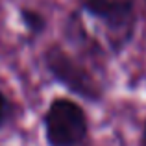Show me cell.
I'll return each instance as SVG.
<instances>
[{"instance_id": "cell-1", "label": "cell", "mask_w": 146, "mask_h": 146, "mask_svg": "<svg viewBox=\"0 0 146 146\" xmlns=\"http://www.w3.org/2000/svg\"><path fill=\"white\" fill-rule=\"evenodd\" d=\"M135 4L137 0H80L82 9L102 24L113 54H120L135 35Z\"/></svg>"}, {"instance_id": "cell-2", "label": "cell", "mask_w": 146, "mask_h": 146, "mask_svg": "<svg viewBox=\"0 0 146 146\" xmlns=\"http://www.w3.org/2000/svg\"><path fill=\"white\" fill-rule=\"evenodd\" d=\"M43 63L48 74L72 94L91 104L102 102V85L96 82L91 70L67 52L59 44H50L43 54Z\"/></svg>"}, {"instance_id": "cell-3", "label": "cell", "mask_w": 146, "mask_h": 146, "mask_svg": "<svg viewBox=\"0 0 146 146\" xmlns=\"http://www.w3.org/2000/svg\"><path fill=\"white\" fill-rule=\"evenodd\" d=\"M43 129L48 146H80L89 135V120L78 102L54 98L43 115Z\"/></svg>"}, {"instance_id": "cell-4", "label": "cell", "mask_w": 146, "mask_h": 146, "mask_svg": "<svg viewBox=\"0 0 146 146\" xmlns=\"http://www.w3.org/2000/svg\"><path fill=\"white\" fill-rule=\"evenodd\" d=\"M19 17H21V22L30 37L35 39V37L44 33V30H46V19H44V15L41 11L32 9V7H21L19 9Z\"/></svg>"}, {"instance_id": "cell-5", "label": "cell", "mask_w": 146, "mask_h": 146, "mask_svg": "<svg viewBox=\"0 0 146 146\" xmlns=\"http://www.w3.org/2000/svg\"><path fill=\"white\" fill-rule=\"evenodd\" d=\"M15 117V106L6 94L0 91V129L4 126H7L11 122V118Z\"/></svg>"}, {"instance_id": "cell-6", "label": "cell", "mask_w": 146, "mask_h": 146, "mask_svg": "<svg viewBox=\"0 0 146 146\" xmlns=\"http://www.w3.org/2000/svg\"><path fill=\"white\" fill-rule=\"evenodd\" d=\"M139 146H146V122H144V126H143V133H141V143Z\"/></svg>"}]
</instances>
